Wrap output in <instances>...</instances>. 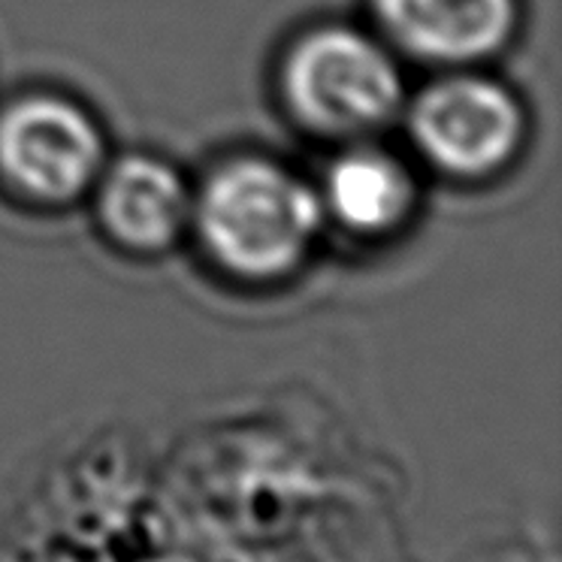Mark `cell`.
Returning <instances> with one entry per match:
<instances>
[{
	"instance_id": "cell-1",
	"label": "cell",
	"mask_w": 562,
	"mask_h": 562,
	"mask_svg": "<svg viewBox=\"0 0 562 562\" xmlns=\"http://www.w3.org/2000/svg\"><path fill=\"white\" fill-rule=\"evenodd\" d=\"M191 215L221 267L243 279H279L308 255L324 206L281 164L236 158L209 176Z\"/></svg>"
},
{
	"instance_id": "cell-2",
	"label": "cell",
	"mask_w": 562,
	"mask_h": 562,
	"mask_svg": "<svg viewBox=\"0 0 562 562\" xmlns=\"http://www.w3.org/2000/svg\"><path fill=\"white\" fill-rule=\"evenodd\" d=\"M284 98L308 131L357 136L391 122L403 76L379 43L351 27H318L284 61Z\"/></svg>"
},
{
	"instance_id": "cell-3",
	"label": "cell",
	"mask_w": 562,
	"mask_h": 562,
	"mask_svg": "<svg viewBox=\"0 0 562 562\" xmlns=\"http://www.w3.org/2000/svg\"><path fill=\"white\" fill-rule=\"evenodd\" d=\"M408 127L429 164L460 179H481L505 167L520 148L524 110L493 79L448 76L420 91Z\"/></svg>"
},
{
	"instance_id": "cell-4",
	"label": "cell",
	"mask_w": 562,
	"mask_h": 562,
	"mask_svg": "<svg viewBox=\"0 0 562 562\" xmlns=\"http://www.w3.org/2000/svg\"><path fill=\"white\" fill-rule=\"evenodd\" d=\"M103 139L76 103L49 94L0 112V172L40 203H67L98 179Z\"/></svg>"
},
{
	"instance_id": "cell-5",
	"label": "cell",
	"mask_w": 562,
	"mask_h": 562,
	"mask_svg": "<svg viewBox=\"0 0 562 562\" xmlns=\"http://www.w3.org/2000/svg\"><path fill=\"white\" fill-rule=\"evenodd\" d=\"M405 52L424 61H477L499 52L517 25V0H372Z\"/></svg>"
},
{
	"instance_id": "cell-6",
	"label": "cell",
	"mask_w": 562,
	"mask_h": 562,
	"mask_svg": "<svg viewBox=\"0 0 562 562\" xmlns=\"http://www.w3.org/2000/svg\"><path fill=\"white\" fill-rule=\"evenodd\" d=\"M194 212L191 191L170 164L146 155L119 160L100 182V218L115 243L158 251L184 231Z\"/></svg>"
},
{
	"instance_id": "cell-7",
	"label": "cell",
	"mask_w": 562,
	"mask_h": 562,
	"mask_svg": "<svg viewBox=\"0 0 562 562\" xmlns=\"http://www.w3.org/2000/svg\"><path fill=\"white\" fill-rule=\"evenodd\" d=\"M321 206L355 233L396 231L415 206V182L400 160L379 148H351L333 160Z\"/></svg>"
}]
</instances>
